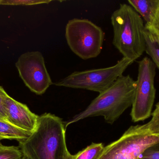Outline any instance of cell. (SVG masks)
Masks as SVG:
<instances>
[{
	"label": "cell",
	"instance_id": "cell-2",
	"mask_svg": "<svg viewBox=\"0 0 159 159\" xmlns=\"http://www.w3.org/2000/svg\"><path fill=\"white\" fill-rule=\"evenodd\" d=\"M136 87V81L129 75L121 76L109 88L99 93L84 111L64 123L65 129L84 119L100 116L113 124L132 105Z\"/></svg>",
	"mask_w": 159,
	"mask_h": 159
},
{
	"label": "cell",
	"instance_id": "cell-16",
	"mask_svg": "<svg viewBox=\"0 0 159 159\" xmlns=\"http://www.w3.org/2000/svg\"><path fill=\"white\" fill-rule=\"evenodd\" d=\"M139 159H159V143L147 148Z\"/></svg>",
	"mask_w": 159,
	"mask_h": 159
},
{
	"label": "cell",
	"instance_id": "cell-20",
	"mask_svg": "<svg viewBox=\"0 0 159 159\" xmlns=\"http://www.w3.org/2000/svg\"><path fill=\"white\" fill-rule=\"evenodd\" d=\"M2 0H0V5L2 4Z\"/></svg>",
	"mask_w": 159,
	"mask_h": 159
},
{
	"label": "cell",
	"instance_id": "cell-21",
	"mask_svg": "<svg viewBox=\"0 0 159 159\" xmlns=\"http://www.w3.org/2000/svg\"><path fill=\"white\" fill-rule=\"evenodd\" d=\"M2 87H0V90H1V88H2Z\"/></svg>",
	"mask_w": 159,
	"mask_h": 159
},
{
	"label": "cell",
	"instance_id": "cell-7",
	"mask_svg": "<svg viewBox=\"0 0 159 159\" xmlns=\"http://www.w3.org/2000/svg\"><path fill=\"white\" fill-rule=\"evenodd\" d=\"M156 67L152 60L145 57L138 62V72L131 116L134 122L143 121L152 115L156 95Z\"/></svg>",
	"mask_w": 159,
	"mask_h": 159
},
{
	"label": "cell",
	"instance_id": "cell-18",
	"mask_svg": "<svg viewBox=\"0 0 159 159\" xmlns=\"http://www.w3.org/2000/svg\"><path fill=\"white\" fill-rule=\"evenodd\" d=\"M68 159H72V155L70 154H69V157H68Z\"/></svg>",
	"mask_w": 159,
	"mask_h": 159
},
{
	"label": "cell",
	"instance_id": "cell-6",
	"mask_svg": "<svg viewBox=\"0 0 159 159\" xmlns=\"http://www.w3.org/2000/svg\"><path fill=\"white\" fill-rule=\"evenodd\" d=\"M159 143V135L144 125L131 126L120 139L104 147L97 159H139L143 152Z\"/></svg>",
	"mask_w": 159,
	"mask_h": 159
},
{
	"label": "cell",
	"instance_id": "cell-13",
	"mask_svg": "<svg viewBox=\"0 0 159 159\" xmlns=\"http://www.w3.org/2000/svg\"><path fill=\"white\" fill-rule=\"evenodd\" d=\"M104 147L102 143H92L75 155H72V159H97Z\"/></svg>",
	"mask_w": 159,
	"mask_h": 159
},
{
	"label": "cell",
	"instance_id": "cell-8",
	"mask_svg": "<svg viewBox=\"0 0 159 159\" xmlns=\"http://www.w3.org/2000/svg\"><path fill=\"white\" fill-rule=\"evenodd\" d=\"M16 65L24 84L37 95H43L53 85L43 56L40 51L24 53L19 58Z\"/></svg>",
	"mask_w": 159,
	"mask_h": 159
},
{
	"label": "cell",
	"instance_id": "cell-15",
	"mask_svg": "<svg viewBox=\"0 0 159 159\" xmlns=\"http://www.w3.org/2000/svg\"><path fill=\"white\" fill-rule=\"evenodd\" d=\"M152 115V119L144 126L151 133L159 135V102L156 105V109Z\"/></svg>",
	"mask_w": 159,
	"mask_h": 159
},
{
	"label": "cell",
	"instance_id": "cell-11",
	"mask_svg": "<svg viewBox=\"0 0 159 159\" xmlns=\"http://www.w3.org/2000/svg\"><path fill=\"white\" fill-rule=\"evenodd\" d=\"M32 133L0 119V141L3 139H15L18 142L23 141L28 139Z\"/></svg>",
	"mask_w": 159,
	"mask_h": 159
},
{
	"label": "cell",
	"instance_id": "cell-9",
	"mask_svg": "<svg viewBox=\"0 0 159 159\" xmlns=\"http://www.w3.org/2000/svg\"><path fill=\"white\" fill-rule=\"evenodd\" d=\"M7 121L21 129L32 133L37 127L39 116L32 113L26 105L6 94L4 100Z\"/></svg>",
	"mask_w": 159,
	"mask_h": 159
},
{
	"label": "cell",
	"instance_id": "cell-17",
	"mask_svg": "<svg viewBox=\"0 0 159 159\" xmlns=\"http://www.w3.org/2000/svg\"><path fill=\"white\" fill-rule=\"evenodd\" d=\"M145 29L159 35V5L153 20L150 24L145 25Z\"/></svg>",
	"mask_w": 159,
	"mask_h": 159
},
{
	"label": "cell",
	"instance_id": "cell-10",
	"mask_svg": "<svg viewBox=\"0 0 159 159\" xmlns=\"http://www.w3.org/2000/svg\"><path fill=\"white\" fill-rule=\"evenodd\" d=\"M129 5L148 25L153 20L159 5V0H129Z\"/></svg>",
	"mask_w": 159,
	"mask_h": 159
},
{
	"label": "cell",
	"instance_id": "cell-19",
	"mask_svg": "<svg viewBox=\"0 0 159 159\" xmlns=\"http://www.w3.org/2000/svg\"><path fill=\"white\" fill-rule=\"evenodd\" d=\"M22 159H29L27 157H26V156H24H24H23V158H22Z\"/></svg>",
	"mask_w": 159,
	"mask_h": 159
},
{
	"label": "cell",
	"instance_id": "cell-3",
	"mask_svg": "<svg viewBox=\"0 0 159 159\" xmlns=\"http://www.w3.org/2000/svg\"><path fill=\"white\" fill-rule=\"evenodd\" d=\"M113 44L123 56L134 62L145 51V24L143 20L128 4L120 5L111 16Z\"/></svg>",
	"mask_w": 159,
	"mask_h": 159
},
{
	"label": "cell",
	"instance_id": "cell-4",
	"mask_svg": "<svg viewBox=\"0 0 159 159\" xmlns=\"http://www.w3.org/2000/svg\"><path fill=\"white\" fill-rule=\"evenodd\" d=\"M65 37L71 50L80 58L87 60L99 56L105 33L101 27L89 20L74 18L66 25Z\"/></svg>",
	"mask_w": 159,
	"mask_h": 159
},
{
	"label": "cell",
	"instance_id": "cell-12",
	"mask_svg": "<svg viewBox=\"0 0 159 159\" xmlns=\"http://www.w3.org/2000/svg\"><path fill=\"white\" fill-rule=\"evenodd\" d=\"M144 36L146 52L159 70V35L145 29Z\"/></svg>",
	"mask_w": 159,
	"mask_h": 159
},
{
	"label": "cell",
	"instance_id": "cell-22",
	"mask_svg": "<svg viewBox=\"0 0 159 159\" xmlns=\"http://www.w3.org/2000/svg\"><path fill=\"white\" fill-rule=\"evenodd\" d=\"M0 143H1V141H0Z\"/></svg>",
	"mask_w": 159,
	"mask_h": 159
},
{
	"label": "cell",
	"instance_id": "cell-1",
	"mask_svg": "<svg viewBox=\"0 0 159 159\" xmlns=\"http://www.w3.org/2000/svg\"><path fill=\"white\" fill-rule=\"evenodd\" d=\"M62 119L50 113L38 117L37 127L30 136L19 141V147L29 159H68L70 152Z\"/></svg>",
	"mask_w": 159,
	"mask_h": 159
},
{
	"label": "cell",
	"instance_id": "cell-5",
	"mask_svg": "<svg viewBox=\"0 0 159 159\" xmlns=\"http://www.w3.org/2000/svg\"><path fill=\"white\" fill-rule=\"evenodd\" d=\"M134 61L122 58L114 66L75 72L53 83L57 87L80 89L102 93L112 86Z\"/></svg>",
	"mask_w": 159,
	"mask_h": 159
},
{
	"label": "cell",
	"instance_id": "cell-14",
	"mask_svg": "<svg viewBox=\"0 0 159 159\" xmlns=\"http://www.w3.org/2000/svg\"><path fill=\"white\" fill-rule=\"evenodd\" d=\"M23 156L19 147L6 146L0 143V159H22Z\"/></svg>",
	"mask_w": 159,
	"mask_h": 159
}]
</instances>
